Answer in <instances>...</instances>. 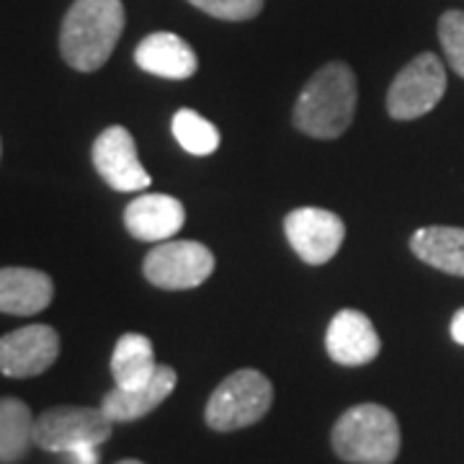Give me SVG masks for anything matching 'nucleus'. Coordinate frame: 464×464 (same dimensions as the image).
I'll list each match as a JSON object with an SVG mask.
<instances>
[{
    "instance_id": "obj_1",
    "label": "nucleus",
    "mask_w": 464,
    "mask_h": 464,
    "mask_svg": "<svg viewBox=\"0 0 464 464\" xmlns=\"http://www.w3.org/2000/svg\"><path fill=\"white\" fill-rule=\"evenodd\" d=\"M121 0H75L60 26L63 60L78 72H96L111 57L124 32Z\"/></svg>"
},
{
    "instance_id": "obj_2",
    "label": "nucleus",
    "mask_w": 464,
    "mask_h": 464,
    "mask_svg": "<svg viewBox=\"0 0 464 464\" xmlns=\"http://www.w3.org/2000/svg\"><path fill=\"white\" fill-rule=\"evenodd\" d=\"M356 75L346 63H328L304 83L295 103V127L315 140H335L356 114Z\"/></svg>"
},
{
    "instance_id": "obj_3",
    "label": "nucleus",
    "mask_w": 464,
    "mask_h": 464,
    "mask_svg": "<svg viewBox=\"0 0 464 464\" xmlns=\"http://www.w3.org/2000/svg\"><path fill=\"white\" fill-rule=\"evenodd\" d=\"M333 451L351 464H392L400 454V426L377 402L348 408L333 426Z\"/></svg>"
},
{
    "instance_id": "obj_4",
    "label": "nucleus",
    "mask_w": 464,
    "mask_h": 464,
    "mask_svg": "<svg viewBox=\"0 0 464 464\" xmlns=\"http://www.w3.org/2000/svg\"><path fill=\"white\" fill-rule=\"evenodd\" d=\"M274 402V387L258 369H240L219 382L204 408L212 431H237L258 423Z\"/></svg>"
},
{
    "instance_id": "obj_5",
    "label": "nucleus",
    "mask_w": 464,
    "mask_h": 464,
    "mask_svg": "<svg viewBox=\"0 0 464 464\" xmlns=\"http://www.w3.org/2000/svg\"><path fill=\"white\" fill-rule=\"evenodd\" d=\"M114 429V420L103 413V408H78L57 405L36 418L34 444L44 451L70 454L75 449L99 447Z\"/></svg>"
},
{
    "instance_id": "obj_6",
    "label": "nucleus",
    "mask_w": 464,
    "mask_h": 464,
    "mask_svg": "<svg viewBox=\"0 0 464 464\" xmlns=\"http://www.w3.org/2000/svg\"><path fill=\"white\" fill-rule=\"evenodd\" d=\"M447 93V70L439 54L420 52L395 75L387 91V114L398 121L426 116Z\"/></svg>"
},
{
    "instance_id": "obj_7",
    "label": "nucleus",
    "mask_w": 464,
    "mask_h": 464,
    "mask_svg": "<svg viewBox=\"0 0 464 464\" xmlns=\"http://www.w3.org/2000/svg\"><path fill=\"white\" fill-rule=\"evenodd\" d=\"M215 271V256L197 240H166L145 256L142 274L152 286L166 292L197 289Z\"/></svg>"
},
{
    "instance_id": "obj_8",
    "label": "nucleus",
    "mask_w": 464,
    "mask_h": 464,
    "mask_svg": "<svg viewBox=\"0 0 464 464\" xmlns=\"http://www.w3.org/2000/svg\"><path fill=\"white\" fill-rule=\"evenodd\" d=\"M284 235L304 264L323 266L343 246L346 225L331 209L299 207L284 217Z\"/></svg>"
},
{
    "instance_id": "obj_9",
    "label": "nucleus",
    "mask_w": 464,
    "mask_h": 464,
    "mask_svg": "<svg viewBox=\"0 0 464 464\" xmlns=\"http://www.w3.org/2000/svg\"><path fill=\"white\" fill-rule=\"evenodd\" d=\"M91 160L106 186L119 194H132L150 186V173L140 163L134 137L127 127L114 124L96 137L91 148Z\"/></svg>"
},
{
    "instance_id": "obj_10",
    "label": "nucleus",
    "mask_w": 464,
    "mask_h": 464,
    "mask_svg": "<svg viewBox=\"0 0 464 464\" xmlns=\"http://www.w3.org/2000/svg\"><path fill=\"white\" fill-rule=\"evenodd\" d=\"M60 356V335L50 325H26L0 338V372L11 380L39 377Z\"/></svg>"
},
{
    "instance_id": "obj_11",
    "label": "nucleus",
    "mask_w": 464,
    "mask_h": 464,
    "mask_svg": "<svg viewBox=\"0 0 464 464\" xmlns=\"http://www.w3.org/2000/svg\"><path fill=\"white\" fill-rule=\"evenodd\" d=\"M325 351L335 364L364 366L380 356L382 341L374 323L359 310L335 313L325 331Z\"/></svg>"
},
{
    "instance_id": "obj_12",
    "label": "nucleus",
    "mask_w": 464,
    "mask_h": 464,
    "mask_svg": "<svg viewBox=\"0 0 464 464\" xmlns=\"http://www.w3.org/2000/svg\"><path fill=\"white\" fill-rule=\"evenodd\" d=\"M186 222V209L176 197L168 194H142L134 197L124 209V227L134 240L166 243Z\"/></svg>"
},
{
    "instance_id": "obj_13",
    "label": "nucleus",
    "mask_w": 464,
    "mask_h": 464,
    "mask_svg": "<svg viewBox=\"0 0 464 464\" xmlns=\"http://www.w3.org/2000/svg\"><path fill=\"white\" fill-rule=\"evenodd\" d=\"M134 63L150 75L166 78V81H186L199 70V57L191 50V44L173 32H155L145 36L137 50Z\"/></svg>"
},
{
    "instance_id": "obj_14",
    "label": "nucleus",
    "mask_w": 464,
    "mask_h": 464,
    "mask_svg": "<svg viewBox=\"0 0 464 464\" xmlns=\"http://www.w3.org/2000/svg\"><path fill=\"white\" fill-rule=\"evenodd\" d=\"M54 284L36 268L5 266L0 271V310L3 315H36L50 307Z\"/></svg>"
},
{
    "instance_id": "obj_15",
    "label": "nucleus",
    "mask_w": 464,
    "mask_h": 464,
    "mask_svg": "<svg viewBox=\"0 0 464 464\" xmlns=\"http://www.w3.org/2000/svg\"><path fill=\"white\" fill-rule=\"evenodd\" d=\"M179 384V374L166 364H158V372L152 374V380L137 390H121L114 387L111 392H106L101 400L103 413L109 415L114 423H130L137 418H145L152 413L163 400L176 390Z\"/></svg>"
},
{
    "instance_id": "obj_16",
    "label": "nucleus",
    "mask_w": 464,
    "mask_h": 464,
    "mask_svg": "<svg viewBox=\"0 0 464 464\" xmlns=\"http://www.w3.org/2000/svg\"><path fill=\"white\" fill-rule=\"evenodd\" d=\"M411 250L418 261L429 264L436 271L464 276V227H420L411 237Z\"/></svg>"
},
{
    "instance_id": "obj_17",
    "label": "nucleus",
    "mask_w": 464,
    "mask_h": 464,
    "mask_svg": "<svg viewBox=\"0 0 464 464\" xmlns=\"http://www.w3.org/2000/svg\"><path fill=\"white\" fill-rule=\"evenodd\" d=\"M155 372H158V362H155V348L148 335L124 333L116 341L114 353H111V374H114L116 387L137 390L148 384Z\"/></svg>"
},
{
    "instance_id": "obj_18",
    "label": "nucleus",
    "mask_w": 464,
    "mask_h": 464,
    "mask_svg": "<svg viewBox=\"0 0 464 464\" xmlns=\"http://www.w3.org/2000/svg\"><path fill=\"white\" fill-rule=\"evenodd\" d=\"M34 429L36 418L26 402L18 398L0 400V459L3 464H16L26 457L34 444Z\"/></svg>"
},
{
    "instance_id": "obj_19",
    "label": "nucleus",
    "mask_w": 464,
    "mask_h": 464,
    "mask_svg": "<svg viewBox=\"0 0 464 464\" xmlns=\"http://www.w3.org/2000/svg\"><path fill=\"white\" fill-rule=\"evenodd\" d=\"M173 137L176 142L181 145L188 155H212L222 137H219V130L209 119H204L201 114H197L194 109H179L173 114Z\"/></svg>"
},
{
    "instance_id": "obj_20",
    "label": "nucleus",
    "mask_w": 464,
    "mask_h": 464,
    "mask_svg": "<svg viewBox=\"0 0 464 464\" xmlns=\"http://www.w3.org/2000/svg\"><path fill=\"white\" fill-rule=\"evenodd\" d=\"M439 42L449 67L464 78V11H447L439 18Z\"/></svg>"
},
{
    "instance_id": "obj_21",
    "label": "nucleus",
    "mask_w": 464,
    "mask_h": 464,
    "mask_svg": "<svg viewBox=\"0 0 464 464\" xmlns=\"http://www.w3.org/2000/svg\"><path fill=\"white\" fill-rule=\"evenodd\" d=\"M188 3L219 21H248L264 11V0H188Z\"/></svg>"
},
{
    "instance_id": "obj_22",
    "label": "nucleus",
    "mask_w": 464,
    "mask_h": 464,
    "mask_svg": "<svg viewBox=\"0 0 464 464\" xmlns=\"http://www.w3.org/2000/svg\"><path fill=\"white\" fill-rule=\"evenodd\" d=\"M449 333H451L454 343L464 346V307L454 313V317H451V325H449Z\"/></svg>"
},
{
    "instance_id": "obj_23",
    "label": "nucleus",
    "mask_w": 464,
    "mask_h": 464,
    "mask_svg": "<svg viewBox=\"0 0 464 464\" xmlns=\"http://www.w3.org/2000/svg\"><path fill=\"white\" fill-rule=\"evenodd\" d=\"M119 464H145V462H140V459H121Z\"/></svg>"
}]
</instances>
